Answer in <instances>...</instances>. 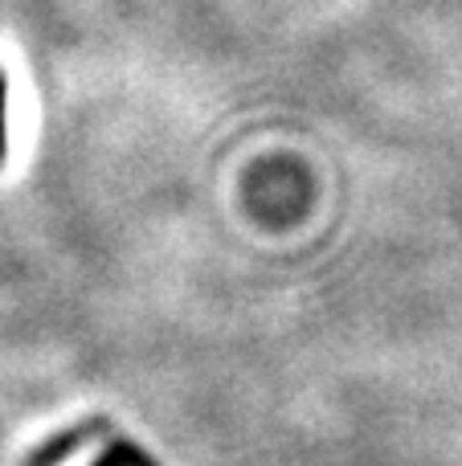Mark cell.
Instances as JSON below:
<instances>
[{"mask_svg":"<svg viewBox=\"0 0 462 466\" xmlns=\"http://www.w3.org/2000/svg\"><path fill=\"white\" fill-rule=\"evenodd\" d=\"M136 459H139V454H136V446H115V451L106 454L103 462H95V466H131Z\"/></svg>","mask_w":462,"mask_h":466,"instance_id":"6da1fadb","label":"cell"}]
</instances>
